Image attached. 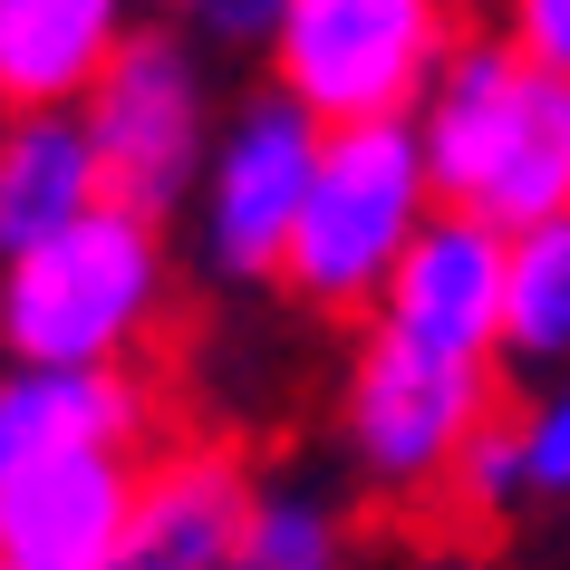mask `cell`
<instances>
[{
    "label": "cell",
    "instance_id": "12",
    "mask_svg": "<svg viewBox=\"0 0 570 570\" xmlns=\"http://www.w3.org/2000/svg\"><path fill=\"white\" fill-rule=\"evenodd\" d=\"M146 435V396L117 367H10L0 377V474L49 454H126Z\"/></svg>",
    "mask_w": 570,
    "mask_h": 570
},
{
    "label": "cell",
    "instance_id": "11",
    "mask_svg": "<svg viewBox=\"0 0 570 570\" xmlns=\"http://www.w3.org/2000/svg\"><path fill=\"white\" fill-rule=\"evenodd\" d=\"M126 39V0H0V107L68 117V97H88Z\"/></svg>",
    "mask_w": 570,
    "mask_h": 570
},
{
    "label": "cell",
    "instance_id": "6",
    "mask_svg": "<svg viewBox=\"0 0 570 570\" xmlns=\"http://www.w3.org/2000/svg\"><path fill=\"white\" fill-rule=\"evenodd\" d=\"M88 146L97 175H107V204L136 213V223H165L184 204V184L204 165V88H194V59H184L165 30L126 39L117 68L88 88Z\"/></svg>",
    "mask_w": 570,
    "mask_h": 570
},
{
    "label": "cell",
    "instance_id": "1",
    "mask_svg": "<svg viewBox=\"0 0 570 570\" xmlns=\"http://www.w3.org/2000/svg\"><path fill=\"white\" fill-rule=\"evenodd\" d=\"M425 184L445 213L493 233L570 223V78L532 68L522 49H464L425 97Z\"/></svg>",
    "mask_w": 570,
    "mask_h": 570
},
{
    "label": "cell",
    "instance_id": "19",
    "mask_svg": "<svg viewBox=\"0 0 570 570\" xmlns=\"http://www.w3.org/2000/svg\"><path fill=\"white\" fill-rule=\"evenodd\" d=\"M281 10H291V0H213V20H223L233 39H271V30H281Z\"/></svg>",
    "mask_w": 570,
    "mask_h": 570
},
{
    "label": "cell",
    "instance_id": "10",
    "mask_svg": "<svg viewBox=\"0 0 570 570\" xmlns=\"http://www.w3.org/2000/svg\"><path fill=\"white\" fill-rule=\"evenodd\" d=\"M252 474L233 445H175L155 454L136 483V522H126L117 570H233L242 532H252Z\"/></svg>",
    "mask_w": 570,
    "mask_h": 570
},
{
    "label": "cell",
    "instance_id": "16",
    "mask_svg": "<svg viewBox=\"0 0 570 570\" xmlns=\"http://www.w3.org/2000/svg\"><path fill=\"white\" fill-rule=\"evenodd\" d=\"M512 493H532V483H522V425L493 416L474 445H464V464H454V483H445V503H464V512H503Z\"/></svg>",
    "mask_w": 570,
    "mask_h": 570
},
{
    "label": "cell",
    "instance_id": "18",
    "mask_svg": "<svg viewBox=\"0 0 570 570\" xmlns=\"http://www.w3.org/2000/svg\"><path fill=\"white\" fill-rule=\"evenodd\" d=\"M512 49L551 78H570V0H512Z\"/></svg>",
    "mask_w": 570,
    "mask_h": 570
},
{
    "label": "cell",
    "instance_id": "4",
    "mask_svg": "<svg viewBox=\"0 0 570 570\" xmlns=\"http://www.w3.org/2000/svg\"><path fill=\"white\" fill-rule=\"evenodd\" d=\"M454 39V0H291L271 59L281 97L320 126H406L416 97H435Z\"/></svg>",
    "mask_w": 570,
    "mask_h": 570
},
{
    "label": "cell",
    "instance_id": "14",
    "mask_svg": "<svg viewBox=\"0 0 570 570\" xmlns=\"http://www.w3.org/2000/svg\"><path fill=\"white\" fill-rule=\"evenodd\" d=\"M503 348H512V358H570V223L512 233Z\"/></svg>",
    "mask_w": 570,
    "mask_h": 570
},
{
    "label": "cell",
    "instance_id": "15",
    "mask_svg": "<svg viewBox=\"0 0 570 570\" xmlns=\"http://www.w3.org/2000/svg\"><path fill=\"white\" fill-rule=\"evenodd\" d=\"M233 570H338V522L309 493H262L252 532H242Z\"/></svg>",
    "mask_w": 570,
    "mask_h": 570
},
{
    "label": "cell",
    "instance_id": "9",
    "mask_svg": "<svg viewBox=\"0 0 570 570\" xmlns=\"http://www.w3.org/2000/svg\"><path fill=\"white\" fill-rule=\"evenodd\" d=\"M136 483L146 474L126 454H49L0 474V570H117Z\"/></svg>",
    "mask_w": 570,
    "mask_h": 570
},
{
    "label": "cell",
    "instance_id": "17",
    "mask_svg": "<svg viewBox=\"0 0 570 570\" xmlns=\"http://www.w3.org/2000/svg\"><path fill=\"white\" fill-rule=\"evenodd\" d=\"M522 483L532 493H570V387L522 416Z\"/></svg>",
    "mask_w": 570,
    "mask_h": 570
},
{
    "label": "cell",
    "instance_id": "3",
    "mask_svg": "<svg viewBox=\"0 0 570 570\" xmlns=\"http://www.w3.org/2000/svg\"><path fill=\"white\" fill-rule=\"evenodd\" d=\"M425 194L435 184H425V136L416 126H330L281 281L309 309L387 301V271L425 233Z\"/></svg>",
    "mask_w": 570,
    "mask_h": 570
},
{
    "label": "cell",
    "instance_id": "8",
    "mask_svg": "<svg viewBox=\"0 0 570 570\" xmlns=\"http://www.w3.org/2000/svg\"><path fill=\"white\" fill-rule=\"evenodd\" d=\"M503 281H512V242L493 223H464V213H425V233L406 242V262L387 271V320L377 330L406 338V348H435V358H474L503 348Z\"/></svg>",
    "mask_w": 570,
    "mask_h": 570
},
{
    "label": "cell",
    "instance_id": "5",
    "mask_svg": "<svg viewBox=\"0 0 570 570\" xmlns=\"http://www.w3.org/2000/svg\"><path fill=\"white\" fill-rule=\"evenodd\" d=\"M503 406H493V377L474 358H435V348H406L377 330L348 367V454L387 493H445L464 445Z\"/></svg>",
    "mask_w": 570,
    "mask_h": 570
},
{
    "label": "cell",
    "instance_id": "2",
    "mask_svg": "<svg viewBox=\"0 0 570 570\" xmlns=\"http://www.w3.org/2000/svg\"><path fill=\"white\" fill-rule=\"evenodd\" d=\"M155 301H165L155 223L97 204L78 233L0 271V348L20 367H117L155 330Z\"/></svg>",
    "mask_w": 570,
    "mask_h": 570
},
{
    "label": "cell",
    "instance_id": "13",
    "mask_svg": "<svg viewBox=\"0 0 570 570\" xmlns=\"http://www.w3.org/2000/svg\"><path fill=\"white\" fill-rule=\"evenodd\" d=\"M97 204H107V175H97V146L78 117H10L0 126V262L78 233Z\"/></svg>",
    "mask_w": 570,
    "mask_h": 570
},
{
    "label": "cell",
    "instance_id": "20",
    "mask_svg": "<svg viewBox=\"0 0 570 570\" xmlns=\"http://www.w3.org/2000/svg\"><path fill=\"white\" fill-rule=\"evenodd\" d=\"M175 10H213V0H175Z\"/></svg>",
    "mask_w": 570,
    "mask_h": 570
},
{
    "label": "cell",
    "instance_id": "7",
    "mask_svg": "<svg viewBox=\"0 0 570 570\" xmlns=\"http://www.w3.org/2000/svg\"><path fill=\"white\" fill-rule=\"evenodd\" d=\"M320 136L330 126L309 117V107H291V97L242 107V126L223 136L213 184H204V242H213L223 271L281 281L291 233H301V204H309V175H320Z\"/></svg>",
    "mask_w": 570,
    "mask_h": 570
}]
</instances>
